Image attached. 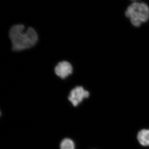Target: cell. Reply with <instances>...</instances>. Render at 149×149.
Here are the masks:
<instances>
[{"instance_id":"obj_1","label":"cell","mask_w":149,"mask_h":149,"mask_svg":"<svg viewBox=\"0 0 149 149\" xmlns=\"http://www.w3.org/2000/svg\"><path fill=\"white\" fill-rule=\"evenodd\" d=\"M12 49L20 51L32 47L36 45L38 40V35L35 29L29 27L25 29L23 24L14 25L9 32Z\"/></svg>"},{"instance_id":"obj_2","label":"cell","mask_w":149,"mask_h":149,"mask_svg":"<svg viewBox=\"0 0 149 149\" xmlns=\"http://www.w3.org/2000/svg\"><path fill=\"white\" fill-rule=\"evenodd\" d=\"M125 15L133 26L140 27L149 20V6L145 3H133L126 9Z\"/></svg>"},{"instance_id":"obj_3","label":"cell","mask_w":149,"mask_h":149,"mask_svg":"<svg viewBox=\"0 0 149 149\" xmlns=\"http://www.w3.org/2000/svg\"><path fill=\"white\" fill-rule=\"evenodd\" d=\"M90 93L82 86H77L70 91L68 100L74 107H76L83 101L84 98H88Z\"/></svg>"},{"instance_id":"obj_4","label":"cell","mask_w":149,"mask_h":149,"mask_svg":"<svg viewBox=\"0 0 149 149\" xmlns=\"http://www.w3.org/2000/svg\"><path fill=\"white\" fill-rule=\"evenodd\" d=\"M72 67L68 62L63 61L58 63L55 68L54 71L56 74L62 79H65L71 74L72 72Z\"/></svg>"},{"instance_id":"obj_5","label":"cell","mask_w":149,"mask_h":149,"mask_svg":"<svg viewBox=\"0 0 149 149\" xmlns=\"http://www.w3.org/2000/svg\"><path fill=\"white\" fill-rule=\"evenodd\" d=\"M137 139L142 146H149V130L143 129L141 130L138 133Z\"/></svg>"},{"instance_id":"obj_6","label":"cell","mask_w":149,"mask_h":149,"mask_svg":"<svg viewBox=\"0 0 149 149\" xmlns=\"http://www.w3.org/2000/svg\"><path fill=\"white\" fill-rule=\"evenodd\" d=\"M60 149H74V142L71 139H63L60 145Z\"/></svg>"},{"instance_id":"obj_7","label":"cell","mask_w":149,"mask_h":149,"mask_svg":"<svg viewBox=\"0 0 149 149\" xmlns=\"http://www.w3.org/2000/svg\"><path fill=\"white\" fill-rule=\"evenodd\" d=\"M131 1H138V0H131Z\"/></svg>"}]
</instances>
